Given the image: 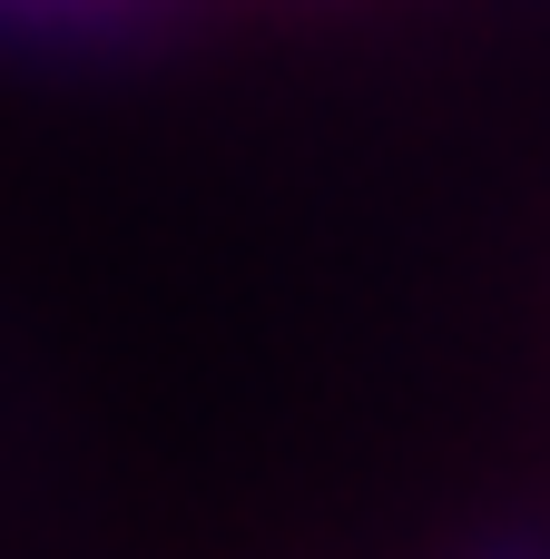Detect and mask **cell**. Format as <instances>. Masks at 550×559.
Instances as JSON below:
<instances>
[{
    "instance_id": "cell-1",
    "label": "cell",
    "mask_w": 550,
    "mask_h": 559,
    "mask_svg": "<svg viewBox=\"0 0 550 559\" xmlns=\"http://www.w3.org/2000/svg\"><path fill=\"white\" fill-rule=\"evenodd\" d=\"M79 10H108V0H0V20H79Z\"/></svg>"
},
{
    "instance_id": "cell-2",
    "label": "cell",
    "mask_w": 550,
    "mask_h": 559,
    "mask_svg": "<svg viewBox=\"0 0 550 559\" xmlns=\"http://www.w3.org/2000/svg\"><path fill=\"white\" fill-rule=\"evenodd\" d=\"M472 559H550V540H492V550H472Z\"/></svg>"
}]
</instances>
